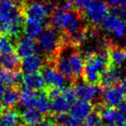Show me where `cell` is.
<instances>
[{
    "label": "cell",
    "instance_id": "37",
    "mask_svg": "<svg viewBox=\"0 0 126 126\" xmlns=\"http://www.w3.org/2000/svg\"><path fill=\"white\" fill-rule=\"evenodd\" d=\"M104 126H117L115 123H106Z\"/></svg>",
    "mask_w": 126,
    "mask_h": 126
},
{
    "label": "cell",
    "instance_id": "10",
    "mask_svg": "<svg viewBox=\"0 0 126 126\" xmlns=\"http://www.w3.org/2000/svg\"><path fill=\"white\" fill-rule=\"evenodd\" d=\"M22 84L24 86L25 89L32 90V91L42 90L47 86L41 71L25 74L22 77Z\"/></svg>",
    "mask_w": 126,
    "mask_h": 126
},
{
    "label": "cell",
    "instance_id": "28",
    "mask_svg": "<svg viewBox=\"0 0 126 126\" xmlns=\"http://www.w3.org/2000/svg\"><path fill=\"white\" fill-rule=\"evenodd\" d=\"M110 13L115 15L119 19L123 20L124 22H126V8L123 7V6L113 7L110 11Z\"/></svg>",
    "mask_w": 126,
    "mask_h": 126
},
{
    "label": "cell",
    "instance_id": "5",
    "mask_svg": "<svg viewBox=\"0 0 126 126\" xmlns=\"http://www.w3.org/2000/svg\"><path fill=\"white\" fill-rule=\"evenodd\" d=\"M20 8H21L25 18L36 20L41 23H43L44 20L49 15L45 7V4H42V3L39 2H32L28 4L25 1Z\"/></svg>",
    "mask_w": 126,
    "mask_h": 126
},
{
    "label": "cell",
    "instance_id": "8",
    "mask_svg": "<svg viewBox=\"0 0 126 126\" xmlns=\"http://www.w3.org/2000/svg\"><path fill=\"white\" fill-rule=\"evenodd\" d=\"M74 88L77 98H79V100H84V101L90 102L91 100L94 99L100 93L98 86L88 84L85 81L77 83Z\"/></svg>",
    "mask_w": 126,
    "mask_h": 126
},
{
    "label": "cell",
    "instance_id": "35",
    "mask_svg": "<svg viewBox=\"0 0 126 126\" xmlns=\"http://www.w3.org/2000/svg\"><path fill=\"white\" fill-rule=\"evenodd\" d=\"M2 1H10V2L14 3V4H16V5H17L18 7H20V6L24 3L25 0H2Z\"/></svg>",
    "mask_w": 126,
    "mask_h": 126
},
{
    "label": "cell",
    "instance_id": "20",
    "mask_svg": "<svg viewBox=\"0 0 126 126\" xmlns=\"http://www.w3.org/2000/svg\"><path fill=\"white\" fill-rule=\"evenodd\" d=\"M42 30H43L42 23L36 20L25 18L24 24H23V33L25 35L35 38L40 35Z\"/></svg>",
    "mask_w": 126,
    "mask_h": 126
},
{
    "label": "cell",
    "instance_id": "32",
    "mask_svg": "<svg viewBox=\"0 0 126 126\" xmlns=\"http://www.w3.org/2000/svg\"><path fill=\"white\" fill-rule=\"evenodd\" d=\"M124 0H105V3L110 7H117V6H122Z\"/></svg>",
    "mask_w": 126,
    "mask_h": 126
},
{
    "label": "cell",
    "instance_id": "9",
    "mask_svg": "<svg viewBox=\"0 0 126 126\" xmlns=\"http://www.w3.org/2000/svg\"><path fill=\"white\" fill-rule=\"evenodd\" d=\"M123 74L120 68L117 67H110L103 73L100 79L99 86L102 89L116 86L121 83Z\"/></svg>",
    "mask_w": 126,
    "mask_h": 126
},
{
    "label": "cell",
    "instance_id": "27",
    "mask_svg": "<svg viewBox=\"0 0 126 126\" xmlns=\"http://www.w3.org/2000/svg\"><path fill=\"white\" fill-rule=\"evenodd\" d=\"M86 122H87L92 126H101L103 120H102V117L98 110L97 109H93V111L86 117Z\"/></svg>",
    "mask_w": 126,
    "mask_h": 126
},
{
    "label": "cell",
    "instance_id": "25",
    "mask_svg": "<svg viewBox=\"0 0 126 126\" xmlns=\"http://www.w3.org/2000/svg\"><path fill=\"white\" fill-rule=\"evenodd\" d=\"M13 39L7 35L0 33V54L16 52L15 43Z\"/></svg>",
    "mask_w": 126,
    "mask_h": 126
},
{
    "label": "cell",
    "instance_id": "12",
    "mask_svg": "<svg viewBox=\"0 0 126 126\" xmlns=\"http://www.w3.org/2000/svg\"><path fill=\"white\" fill-rule=\"evenodd\" d=\"M23 73L18 70H9L0 67V83L6 86H16L22 83Z\"/></svg>",
    "mask_w": 126,
    "mask_h": 126
},
{
    "label": "cell",
    "instance_id": "13",
    "mask_svg": "<svg viewBox=\"0 0 126 126\" xmlns=\"http://www.w3.org/2000/svg\"><path fill=\"white\" fill-rule=\"evenodd\" d=\"M33 107L35 108L41 114H48L52 110V102L48 98L45 88L39 91H35V100Z\"/></svg>",
    "mask_w": 126,
    "mask_h": 126
},
{
    "label": "cell",
    "instance_id": "31",
    "mask_svg": "<svg viewBox=\"0 0 126 126\" xmlns=\"http://www.w3.org/2000/svg\"><path fill=\"white\" fill-rule=\"evenodd\" d=\"M115 124H117V126H126V115L118 112Z\"/></svg>",
    "mask_w": 126,
    "mask_h": 126
},
{
    "label": "cell",
    "instance_id": "36",
    "mask_svg": "<svg viewBox=\"0 0 126 126\" xmlns=\"http://www.w3.org/2000/svg\"><path fill=\"white\" fill-rule=\"evenodd\" d=\"M120 86H121V87H122L123 91H124V94H125V96H126V78H124V79H122V81H121V83H120Z\"/></svg>",
    "mask_w": 126,
    "mask_h": 126
},
{
    "label": "cell",
    "instance_id": "29",
    "mask_svg": "<svg viewBox=\"0 0 126 126\" xmlns=\"http://www.w3.org/2000/svg\"><path fill=\"white\" fill-rule=\"evenodd\" d=\"M72 1L74 4V10L76 12L82 15L87 0H72Z\"/></svg>",
    "mask_w": 126,
    "mask_h": 126
},
{
    "label": "cell",
    "instance_id": "23",
    "mask_svg": "<svg viewBox=\"0 0 126 126\" xmlns=\"http://www.w3.org/2000/svg\"><path fill=\"white\" fill-rule=\"evenodd\" d=\"M123 22H124L123 20L119 19L115 15L111 14V13H110V14L108 13L101 21V25L104 30H105L106 31L114 33V31L118 28V26Z\"/></svg>",
    "mask_w": 126,
    "mask_h": 126
},
{
    "label": "cell",
    "instance_id": "19",
    "mask_svg": "<svg viewBox=\"0 0 126 126\" xmlns=\"http://www.w3.org/2000/svg\"><path fill=\"white\" fill-rule=\"evenodd\" d=\"M22 120L26 126H35L42 120V114L34 107H27L21 115Z\"/></svg>",
    "mask_w": 126,
    "mask_h": 126
},
{
    "label": "cell",
    "instance_id": "18",
    "mask_svg": "<svg viewBox=\"0 0 126 126\" xmlns=\"http://www.w3.org/2000/svg\"><path fill=\"white\" fill-rule=\"evenodd\" d=\"M20 93L16 86H9L5 89L1 105L4 109H11L19 101Z\"/></svg>",
    "mask_w": 126,
    "mask_h": 126
},
{
    "label": "cell",
    "instance_id": "30",
    "mask_svg": "<svg viewBox=\"0 0 126 126\" xmlns=\"http://www.w3.org/2000/svg\"><path fill=\"white\" fill-rule=\"evenodd\" d=\"M55 119L52 117H46L44 119H42L40 123L36 124L35 126H55Z\"/></svg>",
    "mask_w": 126,
    "mask_h": 126
},
{
    "label": "cell",
    "instance_id": "14",
    "mask_svg": "<svg viewBox=\"0 0 126 126\" xmlns=\"http://www.w3.org/2000/svg\"><path fill=\"white\" fill-rule=\"evenodd\" d=\"M42 67V60L37 54H33L21 60L20 70L23 74H30L40 71Z\"/></svg>",
    "mask_w": 126,
    "mask_h": 126
},
{
    "label": "cell",
    "instance_id": "40",
    "mask_svg": "<svg viewBox=\"0 0 126 126\" xmlns=\"http://www.w3.org/2000/svg\"><path fill=\"white\" fill-rule=\"evenodd\" d=\"M61 126H64V125H61Z\"/></svg>",
    "mask_w": 126,
    "mask_h": 126
},
{
    "label": "cell",
    "instance_id": "4",
    "mask_svg": "<svg viewBox=\"0 0 126 126\" xmlns=\"http://www.w3.org/2000/svg\"><path fill=\"white\" fill-rule=\"evenodd\" d=\"M40 70L47 86L63 88L67 85V78H65L61 73L58 72L50 63L47 62L46 65H42Z\"/></svg>",
    "mask_w": 126,
    "mask_h": 126
},
{
    "label": "cell",
    "instance_id": "21",
    "mask_svg": "<svg viewBox=\"0 0 126 126\" xmlns=\"http://www.w3.org/2000/svg\"><path fill=\"white\" fill-rule=\"evenodd\" d=\"M19 117L16 110L7 109L0 116V126H19Z\"/></svg>",
    "mask_w": 126,
    "mask_h": 126
},
{
    "label": "cell",
    "instance_id": "1",
    "mask_svg": "<svg viewBox=\"0 0 126 126\" xmlns=\"http://www.w3.org/2000/svg\"><path fill=\"white\" fill-rule=\"evenodd\" d=\"M85 67L82 79L88 84L99 86L100 79L105 70L111 67L107 48L98 52H90L84 56Z\"/></svg>",
    "mask_w": 126,
    "mask_h": 126
},
{
    "label": "cell",
    "instance_id": "6",
    "mask_svg": "<svg viewBox=\"0 0 126 126\" xmlns=\"http://www.w3.org/2000/svg\"><path fill=\"white\" fill-rule=\"evenodd\" d=\"M124 98H125V94L120 84L104 89L103 102L105 105L117 108Z\"/></svg>",
    "mask_w": 126,
    "mask_h": 126
},
{
    "label": "cell",
    "instance_id": "24",
    "mask_svg": "<svg viewBox=\"0 0 126 126\" xmlns=\"http://www.w3.org/2000/svg\"><path fill=\"white\" fill-rule=\"evenodd\" d=\"M71 106L72 105H70V103L66 99V98L62 94H61L57 98L53 99L52 110H54L57 114L66 113L70 110Z\"/></svg>",
    "mask_w": 126,
    "mask_h": 126
},
{
    "label": "cell",
    "instance_id": "22",
    "mask_svg": "<svg viewBox=\"0 0 126 126\" xmlns=\"http://www.w3.org/2000/svg\"><path fill=\"white\" fill-rule=\"evenodd\" d=\"M98 112L100 113V116L102 117V120L105 123H115L117 120L118 111L114 107H110L107 105H100L98 106V109H97Z\"/></svg>",
    "mask_w": 126,
    "mask_h": 126
},
{
    "label": "cell",
    "instance_id": "3",
    "mask_svg": "<svg viewBox=\"0 0 126 126\" xmlns=\"http://www.w3.org/2000/svg\"><path fill=\"white\" fill-rule=\"evenodd\" d=\"M109 11L108 4L103 0H87L82 16L92 24H98Z\"/></svg>",
    "mask_w": 126,
    "mask_h": 126
},
{
    "label": "cell",
    "instance_id": "16",
    "mask_svg": "<svg viewBox=\"0 0 126 126\" xmlns=\"http://www.w3.org/2000/svg\"><path fill=\"white\" fill-rule=\"evenodd\" d=\"M111 67H119L126 61V47H119L110 45L107 47Z\"/></svg>",
    "mask_w": 126,
    "mask_h": 126
},
{
    "label": "cell",
    "instance_id": "17",
    "mask_svg": "<svg viewBox=\"0 0 126 126\" xmlns=\"http://www.w3.org/2000/svg\"><path fill=\"white\" fill-rule=\"evenodd\" d=\"M21 59L16 52L0 54V67L9 70L20 69Z\"/></svg>",
    "mask_w": 126,
    "mask_h": 126
},
{
    "label": "cell",
    "instance_id": "39",
    "mask_svg": "<svg viewBox=\"0 0 126 126\" xmlns=\"http://www.w3.org/2000/svg\"><path fill=\"white\" fill-rule=\"evenodd\" d=\"M123 7H124V8H126V0H124V4H123Z\"/></svg>",
    "mask_w": 126,
    "mask_h": 126
},
{
    "label": "cell",
    "instance_id": "2",
    "mask_svg": "<svg viewBox=\"0 0 126 126\" xmlns=\"http://www.w3.org/2000/svg\"><path fill=\"white\" fill-rule=\"evenodd\" d=\"M38 42L42 50L47 56V61H51L68 44L62 31H59V30L48 24H46L39 35Z\"/></svg>",
    "mask_w": 126,
    "mask_h": 126
},
{
    "label": "cell",
    "instance_id": "7",
    "mask_svg": "<svg viewBox=\"0 0 126 126\" xmlns=\"http://www.w3.org/2000/svg\"><path fill=\"white\" fill-rule=\"evenodd\" d=\"M15 47H16V53L20 57V59L30 56L33 54H36L38 51V47L35 39L28 35L18 38L15 43Z\"/></svg>",
    "mask_w": 126,
    "mask_h": 126
},
{
    "label": "cell",
    "instance_id": "38",
    "mask_svg": "<svg viewBox=\"0 0 126 126\" xmlns=\"http://www.w3.org/2000/svg\"><path fill=\"white\" fill-rule=\"evenodd\" d=\"M79 126H92V125L88 124L87 122H86V123H84V124H79Z\"/></svg>",
    "mask_w": 126,
    "mask_h": 126
},
{
    "label": "cell",
    "instance_id": "26",
    "mask_svg": "<svg viewBox=\"0 0 126 126\" xmlns=\"http://www.w3.org/2000/svg\"><path fill=\"white\" fill-rule=\"evenodd\" d=\"M35 91L32 90L25 89L22 91L20 93V98L19 101L21 105L24 107H33L34 100H35Z\"/></svg>",
    "mask_w": 126,
    "mask_h": 126
},
{
    "label": "cell",
    "instance_id": "11",
    "mask_svg": "<svg viewBox=\"0 0 126 126\" xmlns=\"http://www.w3.org/2000/svg\"><path fill=\"white\" fill-rule=\"evenodd\" d=\"M93 109L94 107L89 101L79 100L71 106L70 116L79 123H81L82 121L86 120Z\"/></svg>",
    "mask_w": 126,
    "mask_h": 126
},
{
    "label": "cell",
    "instance_id": "33",
    "mask_svg": "<svg viewBox=\"0 0 126 126\" xmlns=\"http://www.w3.org/2000/svg\"><path fill=\"white\" fill-rule=\"evenodd\" d=\"M118 112L121 114L126 115V98L121 102V104L118 105Z\"/></svg>",
    "mask_w": 126,
    "mask_h": 126
},
{
    "label": "cell",
    "instance_id": "34",
    "mask_svg": "<svg viewBox=\"0 0 126 126\" xmlns=\"http://www.w3.org/2000/svg\"><path fill=\"white\" fill-rule=\"evenodd\" d=\"M5 86L3 85L2 83H0V105H1V102H2V99H3V97H4V92H5Z\"/></svg>",
    "mask_w": 126,
    "mask_h": 126
},
{
    "label": "cell",
    "instance_id": "15",
    "mask_svg": "<svg viewBox=\"0 0 126 126\" xmlns=\"http://www.w3.org/2000/svg\"><path fill=\"white\" fill-rule=\"evenodd\" d=\"M76 48L77 47H74V51H72L68 55L71 67H72L73 74H74V81L78 80L79 78L82 77L85 67L84 57L81 55V53L79 52Z\"/></svg>",
    "mask_w": 126,
    "mask_h": 126
}]
</instances>
